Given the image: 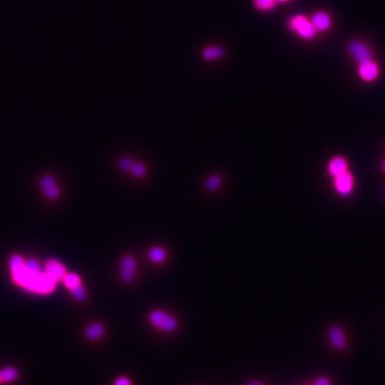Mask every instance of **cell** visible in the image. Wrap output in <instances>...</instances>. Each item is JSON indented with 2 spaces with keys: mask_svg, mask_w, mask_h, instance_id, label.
<instances>
[{
  "mask_svg": "<svg viewBox=\"0 0 385 385\" xmlns=\"http://www.w3.org/2000/svg\"><path fill=\"white\" fill-rule=\"evenodd\" d=\"M45 273L56 282L62 280V278H65V276L67 274L66 267L63 266L61 262L55 260H51L46 262Z\"/></svg>",
  "mask_w": 385,
  "mask_h": 385,
  "instance_id": "8",
  "label": "cell"
},
{
  "mask_svg": "<svg viewBox=\"0 0 385 385\" xmlns=\"http://www.w3.org/2000/svg\"><path fill=\"white\" fill-rule=\"evenodd\" d=\"M0 382H1V380H0Z\"/></svg>",
  "mask_w": 385,
  "mask_h": 385,
  "instance_id": "30",
  "label": "cell"
},
{
  "mask_svg": "<svg viewBox=\"0 0 385 385\" xmlns=\"http://www.w3.org/2000/svg\"><path fill=\"white\" fill-rule=\"evenodd\" d=\"M120 278L125 282H131L135 278V271L131 270H121L120 271Z\"/></svg>",
  "mask_w": 385,
  "mask_h": 385,
  "instance_id": "24",
  "label": "cell"
},
{
  "mask_svg": "<svg viewBox=\"0 0 385 385\" xmlns=\"http://www.w3.org/2000/svg\"><path fill=\"white\" fill-rule=\"evenodd\" d=\"M225 54L223 47L219 46H207L203 48L201 52V56L204 61L212 62L217 61L223 57Z\"/></svg>",
  "mask_w": 385,
  "mask_h": 385,
  "instance_id": "12",
  "label": "cell"
},
{
  "mask_svg": "<svg viewBox=\"0 0 385 385\" xmlns=\"http://www.w3.org/2000/svg\"><path fill=\"white\" fill-rule=\"evenodd\" d=\"M328 337H329V341H330L332 345L336 348V349L342 350V349H344L345 346H346L345 335H344L343 330L341 328H338V327L332 328L329 330Z\"/></svg>",
  "mask_w": 385,
  "mask_h": 385,
  "instance_id": "11",
  "label": "cell"
},
{
  "mask_svg": "<svg viewBox=\"0 0 385 385\" xmlns=\"http://www.w3.org/2000/svg\"><path fill=\"white\" fill-rule=\"evenodd\" d=\"M11 270L15 283L31 292L40 294H47L54 292L56 287L57 282L50 278L48 275H46L45 272L30 273L24 268V264L22 267Z\"/></svg>",
  "mask_w": 385,
  "mask_h": 385,
  "instance_id": "1",
  "label": "cell"
},
{
  "mask_svg": "<svg viewBox=\"0 0 385 385\" xmlns=\"http://www.w3.org/2000/svg\"><path fill=\"white\" fill-rule=\"evenodd\" d=\"M24 268L30 272V273L37 274L40 273V266L38 261L35 259H30L26 262H24Z\"/></svg>",
  "mask_w": 385,
  "mask_h": 385,
  "instance_id": "21",
  "label": "cell"
},
{
  "mask_svg": "<svg viewBox=\"0 0 385 385\" xmlns=\"http://www.w3.org/2000/svg\"><path fill=\"white\" fill-rule=\"evenodd\" d=\"M358 71L359 77L365 81H374L379 75V66L372 59L366 62H360Z\"/></svg>",
  "mask_w": 385,
  "mask_h": 385,
  "instance_id": "7",
  "label": "cell"
},
{
  "mask_svg": "<svg viewBox=\"0 0 385 385\" xmlns=\"http://www.w3.org/2000/svg\"><path fill=\"white\" fill-rule=\"evenodd\" d=\"M85 334L86 336L91 341L100 339L104 334V326L100 323L90 324L89 327L86 328Z\"/></svg>",
  "mask_w": 385,
  "mask_h": 385,
  "instance_id": "13",
  "label": "cell"
},
{
  "mask_svg": "<svg viewBox=\"0 0 385 385\" xmlns=\"http://www.w3.org/2000/svg\"><path fill=\"white\" fill-rule=\"evenodd\" d=\"M248 385H263L262 383H261V382H258V381H252V382H250L249 384Z\"/></svg>",
  "mask_w": 385,
  "mask_h": 385,
  "instance_id": "27",
  "label": "cell"
},
{
  "mask_svg": "<svg viewBox=\"0 0 385 385\" xmlns=\"http://www.w3.org/2000/svg\"><path fill=\"white\" fill-rule=\"evenodd\" d=\"M328 174L335 177L348 171V163L343 157H335L328 164Z\"/></svg>",
  "mask_w": 385,
  "mask_h": 385,
  "instance_id": "10",
  "label": "cell"
},
{
  "mask_svg": "<svg viewBox=\"0 0 385 385\" xmlns=\"http://www.w3.org/2000/svg\"><path fill=\"white\" fill-rule=\"evenodd\" d=\"M73 296L78 300H83L87 297V291H86L85 287L81 285H79L77 287L71 290Z\"/></svg>",
  "mask_w": 385,
  "mask_h": 385,
  "instance_id": "23",
  "label": "cell"
},
{
  "mask_svg": "<svg viewBox=\"0 0 385 385\" xmlns=\"http://www.w3.org/2000/svg\"><path fill=\"white\" fill-rule=\"evenodd\" d=\"M335 178V188L336 192L342 197H348L351 195L353 189V177L349 171H346L342 175H339Z\"/></svg>",
  "mask_w": 385,
  "mask_h": 385,
  "instance_id": "4",
  "label": "cell"
},
{
  "mask_svg": "<svg viewBox=\"0 0 385 385\" xmlns=\"http://www.w3.org/2000/svg\"><path fill=\"white\" fill-rule=\"evenodd\" d=\"M277 0H253L254 8L262 12H268L272 10L277 4Z\"/></svg>",
  "mask_w": 385,
  "mask_h": 385,
  "instance_id": "17",
  "label": "cell"
},
{
  "mask_svg": "<svg viewBox=\"0 0 385 385\" xmlns=\"http://www.w3.org/2000/svg\"><path fill=\"white\" fill-rule=\"evenodd\" d=\"M314 28L316 31H327L330 29L332 25V19L328 13L325 12H316L312 19L310 20Z\"/></svg>",
  "mask_w": 385,
  "mask_h": 385,
  "instance_id": "9",
  "label": "cell"
},
{
  "mask_svg": "<svg viewBox=\"0 0 385 385\" xmlns=\"http://www.w3.org/2000/svg\"><path fill=\"white\" fill-rule=\"evenodd\" d=\"M114 385H132V384H131V380H130L129 378L124 377V376H122V377H119L116 379L115 381H114Z\"/></svg>",
  "mask_w": 385,
  "mask_h": 385,
  "instance_id": "25",
  "label": "cell"
},
{
  "mask_svg": "<svg viewBox=\"0 0 385 385\" xmlns=\"http://www.w3.org/2000/svg\"><path fill=\"white\" fill-rule=\"evenodd\" d=\"M62 281L65 283L66 287L70 290H73L81 285V277L76 273L66 274L65 278H62Z\"/></svg>",
  "mask_w": 385,
  "mask_h": 385,
  "instance_id": "15",
  "label": "cell"
},
{
  "mask_svg": "<svg viewBox=\"0 0 385 385\" xmlns=\"http://www.w3.org/2000/svg\"><path fill=\"white\" fill-rule=\"evenodd\" d=\"M288 26L291 31L296 33L301 39H314L316 34V29L313 26L311 22L302 15H297L289 20Z\"/></svg>",
  "mask_w": 385,
  "mask_h": 385,
  "instance_id": "2",
  "label": "cell"
},
{
  "mask_svg": "<svg viewBox=\"0 0 385 385\" xmlns=\"http://www.w3.org/2000/svg\"><path fill=\"white\" fill-rule=\"evenodd\" d=\"M349 50L352 57L354 58L358 63L366 62L372 59V52L370 50L369 47L364 43L352 41L349 45Z\"/></svg>",
  "mask_w": 385,
  "mask_h": 385,
  "instance_id": "5",
  "label": "cell"
},
{
  "mask_svg": "<svg viewBox=\"0 0 385 385\" xmlns=\"http://www.w3.org/2000/svg\"><path fill=\"white\" fill-rule=\"evenodd\" d=\"M287 1H289V0H277V2H280V3H285V2H287Z\"/></svg>",
  "mask_w": 385,
  "mask_h": 385,
  "instance_id": "28",
  "label": "cell"
},
{
  "mask_svg": "<svg viewBox=\"0 0 385 385\" xmlns=\"http://www.w3.org/2000/svg\"><path fill=\"white\" fill-rule=\"evenodd\" d=\"M18 376V373L15 368L13 367H6L4 369L0 371V380L1 381H13L16 380Z\"/></svg>",
  "mask_w": 385,
  "mask_h": 385,
  "instance_id": "19",
  "label": "cell"
},
{
  "mask_svg": "<svg viewBox=\"0 0 385 385\" xmlns=\"http://www.w3.org/2000/svg\"><path fill=\"white\" fill-rule=\"evenodd\" d=\"M221 184V178L218 175H212L211 177H207L204 181V187L207 191L212 192L215 191L220 187Z\"/></svg>",
  "mask_w": 385,
  "mask_h": 385,
  "instance_id": "16",
  "label": "cell"
},
{
  "mask_svg": "<svg viewBox=\"0 0 385 385\" xmlns=\"http://www.w3.org/2000/svg\"><path fill=\"white\" fill-rule=\"evenodd\" d=\"M136 268H137V263H136L135 259L130 255L124 256L121 260V270L135 271Z\"/></svg>",
  "mask_w": 385,
  "mask_h": 385,
  "instance_id": "20",
  "label": "cell"
},
{
  "mask_svg": "<svg viewBox=\"0 0 385 385\" xmlns=\"http://www.w3.org/2000/svg\"><path fill=\"white\" fill-rule=\"evenodd\" d=\"M130 173L133 177H135L136 178L141 179L143 177H146V175H147V166L145 165L142 162H134V164L132 166V169H131Z\"/></svg>",
  "mask_w": 385,
  "mask_h": 385,
  "instance_id": "18",
  "label": "cell"
},
{
  "mask_svg": "<svg viewBox=\"0 0 385 385\" xmlns=\"http://www.w3.org/2000/svg\"><path fill=\"white\" fill-rule=\"evenodd\" d=\"M133 164H134V162L130 157H122V158L119 159V162H118L119 169L125 173L131 172Z\"/></svg>",
  "mask_w": 385,
  "mask_h": 385,
  "instance_id": "22",
  "label": "cell"
},
{
  "mask_svg": "<svg viewBox=\"0 0 385 385\" xmlns=\"http://www.w3.org/2000/svg\"><path fill=\"white\" fill-rule=\"evenodd\" d=\"M315 385H331V383L327 378L319 377L316 379V381H315Z\"/></svg>",
  "mask_w": 385,
  "mask_h": 385,
  "instance_id": "26",
  "label": "cell"
},
{
  "mask_svg": "<svg viewBox=\"0 0 385 385\" xmlns=\"http://www.w3.org/2000/svg\"><path fill=\"white\" fill-rule=\"evenodd\" d=\"M40 186L42 188L44 196L51 200L57 199L61 195V190L58 186L57 181L52 176L43 177L40 180Z\"/></svg>",
  "mask_w": 385,
  "mask_h": 385,
  "instance_id": "6",
  "label": "cell"
},
{
  "mask_svg": "<svg viewBox=\"0 0 385 385\" xmlns=\"http://www.w3.org/2000/svg\"><path fill=\"white\" fill-rule=\"evenodd\" d=\"M166 257H167V253H166L165 249H163L162 247H152L148 251V258L151 262L155 264L162 263L165 261Z\"/></svg>",
  "mask_w": 385,
  "mask_h": 385,
  "instance_id": "14",
  "label": "cell"
},
{
  "mask_svg": "<svg viewBox=\"0 0 385 385\" xmlns=\"http://www.w3.org/2000/svg\"><path fill=\"white\" fill-rule=\"evenodd\" d=\"M149 322L154 328L168 333L177 330L178 327L177 320L173 316L159 309L151 312L149 314Z\"/></svg>",
  "mask_w": 385,
  "mask_h": 385,
  "instance_id": "3",
  "label": "cell"
},
{
  "mask_svg": "<svg viewBox=\"0 0 385 385\" xmlns=\"http://www.w3.org/2000/svg\"><path fill=\"white\" fill-rule=\"evenodd\" d=\"M381 168H382V170H383V171L385 172V161L384 162H382V165H381Z\"/></svg>",
  "mask_w": 385,
  "mask_h": 385,
  "instance_id": "29",
  "label": "cell"
}]
</instances>
